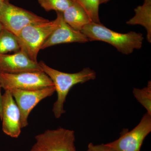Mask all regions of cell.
Masks as SVG:
<instances>
[{"label":"cell","instance_id":"obj_1","mask_svg":"<svg viewBox=\"0 0 151 151\" xmlns=\"http://www.w3.org/2000/svg\"><path fill=\"white\" fill-rule=\"evenodd\" d=\"M38 63L42 71L53 82L57 94V99L52 108V112L56 119H59L65 113L64 104L72 87L76 84L94 80L96 78V72L89 67L85 68L77 73H66L49 67L43 61H40Z\"/></svg>","mask_w":151,"mask_h":151},{"label":"cell","instance_id":"obj_2","mask_svg":"<svg viewBox=\"0 0 151 151\" xmlns=\"http://www.w3.org/2000/svg\"><path fill=\"white\" fill-rule=\"evenodd\" d=\"M81 32L89 41L104 42L114 47L124 54H131L142 46L144 37L141 33L131 31L121 33L109 29L101 23L92 22L85 26Z\"/></svg>","mask_w":151,"mask_h":151},{"label":"cell","instance_id":"obj_3","mask_svg":"<svg viewBox=\"0 0 151 151\" xmlns=\"http://www.w3.org/2000/svg\"><path fill=\"white\" fill-rule=\"evenodd\" d=\"M58 18L43 22L36 23L24 28L17 36L21 50L33 61L38 62L39 52L47 38L57 27Z\"/></svg>","mask_w":151,"mask_h":151},{"label":"cell","instance_id":"obj_4","mask_svg":"<svg viewBox=\"0 0 151 151\" xmlns=\"http://www.w3.org/2000/svg\"><path fill=\"white\" fill-rule=\"evenodd\" d=\"M0 85L5 91L14 89L36 90L54 86L51 79L43 71L0 73Z\"/></svg>","mask_w":151,"mask_h":151},{"label":"cell","instance_id":"obj_5","mask_svg":"<svg viewBox=\"0 0 151 151\" xmlns=\"http://www.w3.org/2000/svg\"><path fill=\"white\" fill-rule=\"evenodd\" d=\"M48 21L32 12L14 5L9 2H4L0 9V24L4 29L16 36L29 25Z\"/></svg>","mask_w":151,"mask_h":151},{"label":"cell","instance_id":"obj_6","mask_svg":"<svg viewBox=\"0 0 151 151\" xmlns=\"http://www.w3.org/2000/svg\"><path fill=\"white\" fill-rule=\"evenodd\" d=\"M151 132V115L146 113L137 127L125 129L116 141L105 144L115 151H140L144 140Z\"/></svg>","mask_w":151,"mask_h":151},{"label":"cell","instance_id":"obj_7","mask_svg":"<svg viewBox=\"0 0 151 151\" xmlns=\"http://www.w3.org/2000/svg\"><path fill=\"white\" fill-rule=\"evenodd\" d=\"M36 145L41 151H76L75 136L72 130L59 128L37 135Z\"/></svg>","mask_w":151,"mask_h":151},{"label":"cell","instance_id":"obj_8","mask_svg":"<svg viewBox=\"0 0 151 151\" xmlns=\"http://www.w3.org/2000/svg\"><path fill=\"white\" fill-rule=\"evenodd\" d=\"M19 109L21 128L28 125L29 116L33 108L41 100L50 97L55 92L54 86L39 89L23 90L14 89L9 90Z\"/></svg>","mask_w":151,"mask_h":151},{"label":"cell","instance_id":"obj_9","mask_svg":"<svg viewBox=\"0 0 151 151\" xmlns=\"http://www.w3.org/2000/svg\"><path fill=\"white\" fill-rule=\"evenodd\" d=\"M3 132L12 138L18 137L21 132L19 109L9 90L2 95Z\"/></svg>","mask_w":151,"mask_h":151},{"label":"cell","instance_id":"obj_10","mask_svg":"<svg viewBox=\"0 0 151 151\" xmlns=\"http://www.w3.org/2000/svg\"><path fill=\"white\" fill-rule=\"evenodd\" d=\"M57 17L58 18L57 27L45 41L41 50L60 44L84 43L89 41L84 34L75 30L64 21L62 13L57 12Z\"/></svg>","mask_w":151,"mask_h":151},{"label":"cell","instance_id":"obj_11","mask_svg":"<svg viewBox=\"0 0 151 151\" xmlns=\"http://www.w3.org/2000/svg\"><path fill=\"white\" fill-rule=\"evenodd\" d=\"M35 71L42 70L38 63L32 60L23 50L12 54H0V73Z\"/></svg>","mask_w":151,"mask_h":151},{"label":"cell","instance_id":"obj_12","mask_svg":"<svg viewBox=\"0 0 151 151\" xmlns=\"http://www.w3.org/2000/svg\"><path fill=\"white\" fill-rule=\"evenodd\" d=\"M62 13L64 21L78 31L81 32L85 26L92 22L83 8L73 1L72 4Z\"/></svg>","mask_w":151,"mask_h":151},{"label":"cell","instance_id":"obj_13","mask_svg":"<svg viewBox=\"0 0 151 151\" xmlns=\"http://www.w3.org/2000/svg\"><path fill=\"white\" fill-rule=\"evenodd\" d=\"M134 17L127 22L131 25H140L147 31V40L151 43V0H144V4L134 9Z\"/></svg>","mask_w":151,"mask_h":151},{"label":"cell","instance_id":"obj_14","mask_svg":"<svg viewBox=\"0 0 151 151\" xmlns=\"http://www.w3.org/2000/svg\"><path fill=\"white\" fill-rule=\"evenodd\" d=\"M20 50L17 36L4 29L0 31V54L16 52Z\"/></svg>","mask_w":151,"mask_h":151},{"label":"cell","instance_id":"obj_15","mask_svg":"<svg viewBox=\"0 0 151 151\" xmlns=\"http://www.w3.org/2000/svg\"><path fill=\"white\" fill-rule=\"evenodd\" d=\"M83 8L93 22L101 23L99 17L100 0H72Z\"/></svg>","mask_w":151,"mask_h":151},{"label":"cell","instance_id":"obj_16","mask_svg":"<svg viewBox=\"0 0 151 151\" xmlns=\"http://www.w3.org/2000/svg\"><path fill=\"white\" fill-rule=\"evenodd\" d=\"M133 93L138 102L145 108L147 113L151 115V81H149L147 86L143 89L134 88Z\"/></svg>","mask_w":151,"mask_h":151},{"label":"cell","instance_id":"obj_17","mask_svg":"<svg viewBox=\"0 0 151 151\" xmlns=\"http://www.w3.org/2000/svg\"><path fill=\"white\" fill-rule=\"evenodd\" d=\"M41 7L46 11L63 13L73 3L72 0H37Z\"/></svg>","mask_w":151,"mask_h":151},{"label":"cell","instance_id":"obj_18","mask_svg":"<svg viewBox=\"0 0 151 151\" xmlns=\"http://www.w3.org/2000/svg\"><path fill=\"white\" fill-rule=\"evenodd\" d=\"M87 151H115L105 144L94 145L92 143H89L88 145Z\"/></svg>","mask_w":151,"mask_h":151},{"label":"cell","instance_id":"obj_19","mask_svg":"<svg viewBox=\"0 0 151 151\" xmlns=\"http://www.w3.org/2000/svg\"><path fill=\"white\" fill-rule=\"evenodd\" d=\"M1 85H0V118L2 119V94H1Z\"/></svg>","mask_w":151,"mask_h":151},{"label":"cell","instance_id":"obj_20","mask_svg":"<svg viewBox=\"0 0 151 151\" xmlns=\"http://www.w3.org/2000/svg\"><path fill=\"white\" fill-rule=\"evenodd\" d=\"M30 151H41L40 149H39V148L37 147V145L36 144L34 145L32 147V148L31 149V150Z\"/></svg>","mask_w":151,"mask_h":151},{"label":"cell","instance_id":"obj_21","mask_svg":"<svg viewBox=\"0 0 151 151\" xmlns=\"http://www.w3.org/2000/svg\"><path fill=\"white\" fill-rule=\"evenodd\" d=\"M110 0H100V4H106Z\"/></svg>","mask_w":151,"mask_h":151},{"label":"cell","instance_id":"obj_22","mask_svg":"<svg viewBox=\"0 0 151 151\" xmlns=\"http://www.w3.org/2000/svg\"><path fill=\"white\" fill-rule=\"evenodd\" d=\"M4 2L3 1V0H0V9L1 7L2 6L3 3Z\"/></svg>","mask_w":151,"mask_h":151},{"label":"cell","instance_id":"obj_23","mask_svg":"<svg viewBox=\"0 0 151 151\" xmlns=\"http://www.w3.org/2000/svg\"><path fill=\"white\" fill-rule=\"evenodd\" d=\"M4 29V28H3L2 26V25L0 24V31H1V30H2Z\"/></svg>","mask_w":151,"mask_h":151},{"label":"cell","instance_id":"obj_24","mask_svg":"<svg viewBox=\"0 0 151 151\" xmlns=\"http://www.w3.org/2000/svg\"><path fill=\"white\" fill-rule=\"evenodd\" d=\"M4 2H9V0H3Z\"/></svg>","mask_w":151,"mask_h":151}]
</instances>
